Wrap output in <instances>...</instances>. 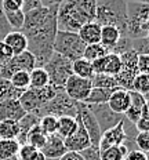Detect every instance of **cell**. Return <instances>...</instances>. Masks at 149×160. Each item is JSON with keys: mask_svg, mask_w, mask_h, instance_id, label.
I'll return each mask as SVG.
<instances>
[{"mask_svg": "<svg viewBox=\"0 0 149 160\" xmlns=\"http://www.w3.org/2000/svg\"><path fill=\"white\" fill-rule=\"evenodd\" d=\"M77 116H61L58 118V128L57 134L62 138H68L72 134H75V131L77 130Z\"/></svg>", "mask_w": 149, "mask_h": 160, "instance_id": "25", "label": "cell"}, {"mask_svg": "<svg viewBox=\"0 0 149 160\" xmlns=\"http://www.w3.org/2000/svg\"><path fill=\"white\" fill-rule=\"evenodd\" d=\"M72 72L75 76L83 79H92L95 75L94 68H92V62L87 61L84 58H79L72 62Z\"/></svg>", "mask_w": 149, "mask_h": 160, "instance_id": "26", "label": "cell"}, {"mask_svg": "<svg viewBox=\"0 0 149 160\" xmlns=\"http://www.w3.org/2000/svg\"><path fill=\"white\" fill-rule=\"evenodd\" d=\"M0 31H2V33L4 36L11 32V28H10V25L7 22V18H6L4 7H3V0H0Z\"/></svg>", "mask_w": 149, "mask_h": 160, "instance_id": "45", "label": "cell"}, {"mask_svg": "<svg viewBox=\"0 0 149 160\" xmlns=\"http://www.w3.org/2000/svg\"><path fill=\"white\" fill-rule=\"evenodd\" d=\"M122 39V33L116 26L112 25H104L101 29V44L107 48L108 52H112L119 40Z\"/></svg>", "mask_w": 149, "mask_h": 160, "instance_id": "23", "label": "cell"}, {"mask_svg": "<svg viewBox=\"0 0 149 160\" xmlns=\"http://www.w3.org/2000/svg\"><path fill=\"white\" fill-rule=\"evenodd\" d=\"M107 54H108L107 48H105L101 43H97V44L86 46L84 52H83V58L90 62H94V61H97V59L102 58V57H105Z\"/></svg>", "mask_w": 149, "mask_h": 160, "instance_id": "36", "label": "cell"}, {"mask_svg": "<svg viewBox=\"0 0 149 160\" xmlns=\"http://www.w3.org/2000/svg\"><path fill=\"white\" fill-rule=\"evenodd\" d=\"M21 90L15 88L11 84V82L7 79H0V101H6V99H19L22 95Z\"/></svg>", "mask_w": 149, "mask_h": 160, "instance_id": "31", "label": "cell"}, {"mask_svg": "<svg viewBox=\"0 0 149 160\" xmlns=\"http://www.w3.org/2000/svg\"><path fill=\"white\" fill-rule=\"evenodd\" d=\"M58 92V90L52 87L51 84L46 86L43 88H31L25 90L22 95L19 97V104L22 105L26 113H33L37 109H40L43 105H46L48 101H51Z\"/></svg>", "mask_w": 149, "mask_h": 160, "instance_id": "8", "label": "cell"}, {"mask_svg": "<svg viewBox=\"0 0 149 160\" xmlns=\"http://www.w3.org/2000/svg\"><path fill=\"white\" fill-rule=\"evenodd\" d=\"M130 123L127 119H123L120 123L115 126V127L107 130L105 132H102L101 139H99L98 149L99 151H104V149L109 148V146H116V145H124L127 141L128 137V127H130Z\"/></svg>", "mask_w": 149, "mask_h": 160, "instance_id": "11", "label": "cell"}, {"mask_svg": "<svg viewBox=\"0 0 149 160\" xmlns=\"http://www.w3.org/2000/svg\"><path fill=\"white\" fill-rule=\"evenodd\" d=\"M25 115L26 112L24 111V108L19 104L18 99L0 101V122H3V120H15V122H19Z\"/></svg>", "mask_w": 149, "mask_h": 160, "instance_id": "19", "label": "cell"}, {"mask_svg": "<svg viewBox=\"0 0 149 160\" xmlns=\"http://www.w3.org/2000/svg\"><path fill=\"white\" fill-rule=\"evenodd\" d=\"M130 97H131V105L128 108V111L126 112L124 118L128 122L135 124L142 116V108H144L145 102H147V98L137 91H130Z\"/></svg>", "mask_w": 149, "mask_h": 160, "instance_id": "22", "label": "cell"}, {"mask_svg": "<svg viewBox=\"0 0 149 160\" xmlns=\"http://www.w3.org/2000/svg\"><path fill=\"white\" fill-rule=\"evenodd\" d=\"M46 141H47V135L42 131V128L39 124L35 126V127L28 132V135H26V144L33 145L37 149H42L43 146H44Z\"/></svg>", "mask_w": 149, "mask_h": 160, "instance_id": "33", "label": "cell"}, {"mask_svg": "<svg viewBox=\"0 0 149 160\" xmlns=\"http://www.w3.org/2000/svg\"><path fill=\"white\" fill-rule=\"evenodd\" d=\"M37 118L46 115H52L55 118L61 116H77V102L72 101L64 90H58L55 97L48 101L46 105H43L40 109L33 112Z\"/></svg>", "mask_w": 149, "mask_h": 160, "instance_id": "7", "label": "cell"}, {"mask_svg": "<svg viewBox=\"0 0 149 160\" xmlns=\"http://www.w3.org/2000/svg\"><path fill=\"white\" fill-rule=\"evenodd\" d=\"M135 146L138 151L149 153V131L147 132H138L135 137Z\"/></svg>", "mask_w": 149, "mask_h": 160, "instance_id": "41", "label": "cell"}, {"mask_svg": "<svg viewBox=\"0 0 149 160\" xmlns=\"http://www.w3.org/2000/svg\"><path fill=\"white\" fill-rule=\"evenodd\" d=\"M149 32V4L127 2V38L144 39Z\"/></svg>", "mask_w": 149, "mask_h": 160, "instance_id": "4", "label": "cell"}, {"mask_svg": "<svg viewBox=\"0 0 149 160\" xmlns=\"http://www.w3.org/2000/svg\"><path fill=\"white\" fill-rule=\"evenodd\" d=\"M124 160H149L148 159V153H144L138 149H134V151H130L127 153Z\"/></svg>", "mask_w": 149, "mask_h": 160, "instance_id": "48", "label": "cell"}, {"mask_svg": "<svg viewBox=\"0 0 149 160\" xmlns=\"http://www.w3.org/2000/svg\"><path fill=\"white\" fill-rule=\"evenodd\" d=\"M120 58H122V68L120 72L115 78L119 83V87L131 91L132 80L138 75V66H137L138 54L134 50H130V51H126L124 54H122Z\"/></svg>", "mask_w": 149, "mask_h": 160, "instance_id": "9", "label": "cell"}, {"mask_svg": "<svg viewBox=\"0 0 149 160\" xmlns=\"http://www.w3.org/2000/svg\"><path fill=\"white\" fill-rule=\"evenodd\" d=\"M58 160H84L80 152H66L64 156H61Z\"/></svg>", "mask_w": 149, "mask_h": 160, "instance_id": "50", "label": "cell"}, {"mask_svg": "<svg viewBox=\"0 0 149 160\" xmlns=\"http://www.w3.org/2000/svg\"><path fill=\"white\" fill-rule=\"evenodd\" d=\"M18 158L21 160H47L40 149L35 148L33 145H29V144L21 145L18 152Z\"/></svg>", "mask_w": 149, "mask_h": 160, "instance_id": "35", "label": "cell"}, {"mask_svg": "<svg viewBox=\"0 0 149 160\" xmlns=\"http://www.w3.org/2000/svg\"><path fill=\"white\" fill-rule=\"evenodd\" d=\"M137 66H138V73L149 75V54H138Z\"/></svg>", "mask_w": 149, "mask_h": 160, "instance_id": "42", "label": "cell"}, {"mask_svg": "<svg viewBox=\"0 0 149 160\" xmlns=\"http://www.w3.org/2000/svg\"><path fill=\"white\" fill-rule=\"evenodd\" d=\"M6 160H21V159H19L18 155H17V156H12V158H8V159H6Z\"/></svg>", "mask_w": 149, "mask_h": 160, "instance_id": "54", "label": "cell"}, {"mask_svg": "<svg viewBox=\"0 0 149 160\" xmlns=\"http://www.w3.org/2000/svg\"><path fill=\"white\" fill-rule=\"evenodd\" d=\"M40 2L42 6H44V7H52V6H59L65 0H40Z\"/></svg>", "mask_w": 149, "mask_h": 160, "instance_id": "51", "label": "cell"}, {"mask_svg": "<svg viewBox=\"0 0 149 160\" xmlns=\"http://www.w3.org/2000/svg\"><path fill=\"white\" fill-rule=\"evenodd\" d=\"M131 91H137L144 97L148 95L149 94V75L138 73V75L135 76V79L132 80Z\"/></svg>", "mask_w": 149, "mask_h": 160, "instance_id": "39", "label": "cell"}, {"mask_svg": "<svg viewBox=\"0 0 149 160\" xmlns=\"http://www.w3.org/2000/svg\"><path fill=\"white\" fill-rule=\"evenodd\" d=\"M3 42L11 50L12 55H18L28 50V39L21 31H11L4 36Z\"/></svg>", "mask_w": 149, "mask_h": 160, "instance_id": "20", "label": "cell"}, {"mask_svg": "<svg viewBox=\"0 0 149 160\" xmlns=\"http://www.w3.org/2000/svg\"><path fill=\"white\" fill-rule=\"evenodd\" d=\"M42 7V2L40 0H22V11L24 14L32 11V10H36Z\"/></svg>", "mask_w": 149, "mask_h": 160, "instance_id": "47", "label": "cell"}, {"mask_svg": "<svg viewBox=\"0 0 149 160\" xmlns=\"http://www.w3.org/2000/svg\"><path fill=\"white\" fill-rule=\"evenodd\" d=\"M86 44L77 33L58 31L54 40V52L65 57L71 62L83 58Z\"/></svg>", "mask_w": 149, "mask_h": 160, "instance_id": "5", "label": "cell"}, {"mask_svg": "<svg viewBox=\"0 0 149 160\" xmlns=\"http://www.w3.org/2000/svg\"><path fill=\"white\" fill-rule=\"evenodd\" d=\"M115 90V88H113ZM113 90L111 88H98V87H92L90 95L87 97L83 104L87 105H97V104H108L109 97L113 92Z\"/></svg>", "mask_w": 149, "mask_h": 160, "instance_id": "27", "label": "cell"}, {"mask_svg": "<svg viewBox=\"0 0 149 160\" xmlns=\"http://www.w3.org/2000/svg\"><path fill=\"white\" fill-rule=\"evenodd\" d=\"M43 68L46 69L50 79V84L57 90H64L68 79L73 75L72 72V62L65 57L54 52L50 61Z\"/></svg>", "mask_w": 149, "mask_h": 160, "instance_id": "6", "label": "cell"}, {"mask_svg": "<svg viewBox=\"0 0 149 160\" xmlns=\"http://www.w3.org/2000/svg\"><path fill=\"white\" fill-rule=\"evenodd\" d=\"M92 90L91 79H83L72 75L66 82L64 91L75 102H84Z\"/></svg>", "mask_w": 149, "mask_h": 160, "instance_id": "12", "label": "cell"}, {"mask_svg": "<svg viewBox=\"0 0 149 160\" xmlns=\"http://www.w3.org/2000/svg\"><path fill=\"white\" fill-rule=\"evenodd\" d=\"M12 57H14V55H12L11 50H10L7 46L4 44V42H3V40H0V66L7 64Z\"/></svg>", "mask_w": 149, "mask_h": 160, "instance_id": "43", "label": "cell"}, {"mask_svg": "<svg viewBox=\"0 0 149 160\" xmlns=\"http://www.w3.org/2000/svg\"><path fill=\"white\" fill-rule=\"evenodd\" d=\"M19 135V123L15 120L0 122V139H17Z\"/></svg>", "mask_w": 149, "mask_h": 160, "instance_id": "28", "label": "cell"}, {"mask_svg": "<svg viewBox=\"0 0 149 160\" xmlns=\"http://www.w3.org/2000/svg\"><path fill=\"white\" fill-rule=\"evenodd\" d=\"M82 153L84 160H101V155H99L98 146H90V148L84 149Z\"/></svg>", "mask_w": 149, "mask_h": 160, "instance_id": "44", "label": "cell"}, {"mask_svg": "<svg viewBox=\"0 0 149 160\" xmlns=\"http://www.w3.org/2000/svg\"><path fill=\"white\" fill-rule=\"evenodd\" d=\"M91 83H92V87H98V88L113 90L116 87H119V83L115 76L104 75V73H95L94 78L91 79Z\"/></svg>", "mask_w": 149, "mask_h": 160, "instance_id": "32", "label": "cell"}, {"mask_svg": "<svg viewBox=\"0 0 149 160\" xmlns=\"http://www.w3.org/2000/svg\"><path fill=\"white\" fill-rule=\"evenodd\" d=\"M142 118H148L149 119V99H147L144 108H142Z\"/></svg>", "mask_w": 149, "mask_h": 160, "instance_id": "52", "label": "cell"}, {"mask_svg": "<svg viewBox=\"0 0 149 160\" xmlns=\"http://www.w3.org/2000/svg\"><path fill=\"white\" fill-rule=\"evenodd\" d=\"M40 151L47 160H58L68 152V149H66L65 139L62 137H59L58 134H51L47 135V141Z\"/></svg>", "mask_w": 149, "mask_h": 160, "instance_id": "17", "label": "cell"}, {"mask_svg": "<svg viewBox=\"0 0 149 160\" xmlns=\"http://www.w3.org/2000/svg\"><path fill=\"white\" fill-rule=\"evenodd\" d=\"M6 18H7V22H8L10 28H11V31H22L24 22H25V14L22 10L12 11V12H6Z\"/></svg>", "mask_w": 149, "mask_h": 160, "instance_id": "40", "label": "cell"}, {"mask_svg": "<svg viewBox=\"0 0 149 160\" xmlns=\"http://www.w3.org/2000/svg\"><path fill=\"white\" fill-rule=\"evenodd\" d=\"M57 10H54L42 26L22 32L28 39V51H31L36 59V68H43L54 54V40L58 32Z\"/></svg>", "mask_w": 149, "mask_h": 160, "instance_id": "2", "label": "cell"}, {"mask_svg": "<svg viewBox=\"0 0 149 160\" xmlns=\"http://www.w3.org/2000/svg\"><path fill=\"white\" fill-rule=\"evenodd\" d=\"M95 21L101 26L112 25L127 38V2L126 0H97Z\"/></svg>", "mask_w": 149, "mask_h": 160, "instance_id": "3", "label": "cell"}, {"mask_svg": "<svg viewBox=\"0 0 149 160\" xmlns=\"http://www.w3.org/2000/svg\"><path fill=\"white\" fill-rule=\"evenodd\" d=\"M3 7L6 12L22 10V0H3Z\"/></svg>", "mask_w": 149, "mask_h": 160, "instance_id": "46", "label": "cell"}, {"mask_svg": "<svg viewBox=\"0 0 149 160\" xmlns=\"http://www.w3.org/2000/svg\"><path fill=\"white\" fill-rule=\"evenodd\" d=\"M77 123H79L77 130L75 131V134L65 138V146L69 152H83L84 149L91 146L90 137H88L80 118H79V113H77Z\"/></svg>", "mask_w": 149, "mask_h": 160, "instance_id": "15", "label": "cell"}, {"mask_svg": "<svg viewBox=\"0 0 149 160\" xmlns=\"http://www.w3.org/2000/svg\"><path fill=\"white\" fill-rule=\"evenodd\" d=\"M3 39H4V35H3L2 31H0V40H3Z\"/></svg>", "mask_w": 149, "mask_h": 160, "instance_id": "55", "label": "cell"}, {"mask_svg": "<svg viewBox=\"0 0 149 160\" xmlns=\"http://www.w3.org/2000/svg\"><path fill=\"white\" fill-rule=\"evenodd\" d=\"M36 68V59L31 51H24L18 55H14L11 59L0 66V79H7L10 80L12 75L18 71H25L31 73Z\"/></svg>", "mask_w": 149, "mask_h": 160, "instance_id": "10", "label": "cell"}, {"mask_svg": "<svg viewBox=\"0 0 149 160\" xmlns=\"http://www.w3.org/2000/svg\"><path fill=\"white\" fill-rule=\"evenodd\" d=\"M126 2H132V3H142V4H149V0H126Z\"/></svg>", "mask_w": 149, "mask_h": 160, "instance_id": "53", "label": "cell"}, {"mask_svg": "<svg viewBox=\"0 0 149 160\" xmlns=\"http://www.w3.org/2000/svg\"><path fill=\"white\" fill-rule=\"evenodd\" d=\"M135 128L138 132H147L149 131V119L148 118H140L137 123H135Z\"/></svg>", "mask_w": 149, "mask_h": 160, "instance_id": "49", "label": "cell"}, {"mask_svg": "<svg viewBox=\"0 0 149 160\" xmlns=\"http://www.w3.org/2000/svg\"><path fill=\"white\" fill-rule=\"evenodd\" d=\"M131 105V97L130 91L122 87H116L113 90V92L109 97L108 106L112 109L115 113L119 115H126V112L128 111Z\"/></svg>", "mask_w": 149, "mask_h": 160, "instance_id": "18", "label": "cell"}, {"mask_svg": "<svg viewBox=\"0 0 149 160\" xmlns=\"http://www.w3.org/2000/svg\"><path fill=\"white\" fill-rule=\"evenodd\" d=\"M77 113L88 137H90L91 146H98L102 132H101V128H99V124H98L97 119H95L94 113L91 112L88 105L83 104V102H77Z\"/></svg>", "mask_w": 149, "mask_h": 160, "instance_id": "13", "label": "cell"}, {"mask_svg": "<svg viewBox=\"0 0 149 160\" xmlns=\"http://www.w3.org/2000/svg\"><path fill=\"white\" fill-rule=\"evenodd\" d=\"M39 122H40V118H37V116L35 115V113H26V115L19 120V135H18V142L21 145L26 144V135H28V132L31 131V130L35 127V126L39 124Z\"/></svg>", "mask_w": 149, "mask_h": 160, "instance_id": "24", "label": "cell"}, {"mask_svg": "<svg viewBox=\"0 0 149 160\" xmlns=\"http://www.w3.org/2000/svg\"><path fill=\"white\" fill-rule=\"evenodd\" d=\"M128 152L130 151L124 145H116L99 151V155H101V160H124Z\"/></svg>", "mask_w": 149, "mask_h": 160, "instance_id": "30", "label": "cell"}, {"mask_svg": "<svg viewBox=\"0 0 149 160\" xmlns=\"http://www.w3.org/2000/svg\"><path fill=\"white\" fill-rule=\"evenodd\" d=\"M97 0H65L58 6V31L77 33L87 22L95 21Z\"/></svg>", "mask_w": 149, "mask_h": 160, "instance_id": "1", "label": "cell"}, {"mask_svg": "<svg viewBox=\"0 0 149 160\" xmlns=\"http://www.w3.org/2000/svg\"><path fill=\"white\" fill-rule=\"evenodd\" d=\"M39 126H40L42 131L44 132L46 135H51V134H57V128H58V118L52 115H46L40 118V122H39Z\"/></svg>", "mask_w": 149, "mask_h": 160, "instance_id": "38", "label": "cell"}, {"mask_svg": "<svg viewBox=\"0 0 149 160\" xmlns=\"http://www.w3.org/2000/svg\"><path fill=\"white\" fill-rule=\"evenodd\" d=\"M48 84L50 79L44 68H35L31 72V88H43Z\"/></svg>", "mask_w": 149, "mask_h": 160, "instance_id": "34", "label": "cell"}, {"mask_svg": "<svg viewBox=\"0 0 149 160\" xmlns=\"http://www.w3.org/2000/svg\"><path fill=\"white\" fill-rule=\"evenodd\" d=\"M101 29H102V26L97 21L87 22V24H84L79 29L77 35L80 36V39L84 42L86 46L97 44V43L101 42Z\"/></svg>", "mask_w": 149, "mask_h": 160, "instance_id": "21", "label": "cell"}, {"mask_svg": "<svg viewBox=\"0 0 149 160\" xmlns=\"http://www.w3.org/2000/svg\"><path fill=\"white\" fill-rule=\"evenodd\" d=\"M10 82L15 88L25 91L31 87V73L25 71H18L10 78Z\"/></svg>", "mask_w": 149, "mask_h": 160, "instance_id": "37", "label": "cell"}, {"mask_svg": "<svg viewBox=\"0 0 149 160\" xmlns=\"http://www.w3.org/2000/svg\"><path fill=\"white\" fill-rule=\"evenodd\" d=\"M87 105V104H86ZM88 108L91 109V112L94 113L95 119H97L101 132H105L107 130L115 127L117 123H120L124 119V115H119L115 113L108 104H97V105H88Z\"/></svg>", "mask_w": 149, "mask_h": 160, "instance_id": "14", "label": "cell"}, {"mask_svg": "<svg viewBox=\"0 0 149 160\" xmlns=\"http://www.w3.org/2000/svg\"><path fill=\"white\" fill-rule=\"evenodd\" d=\"M92 68L95 73H104V75L116 76L120 72L122 68V58L120 55L115 52H108L105 57L92 62Z\"/></svg>", "mask_w": 149, "mask_h": 160, "instance_id": "16", "label": "cell"}, {"mask_svg": "<svg viewBox=\"0 0 149 160\" xmlns=\"http://www.w3.org/2000/svg\"><path fill=\"white\" fill-rule=\"evenodd\" d=\"M21 148L18 139H0V160L17 156Z\"/></svg>", "mask_w": 149, "mask_h": 160, "instance_id": "29", "label": "cell"}]
</instances>
